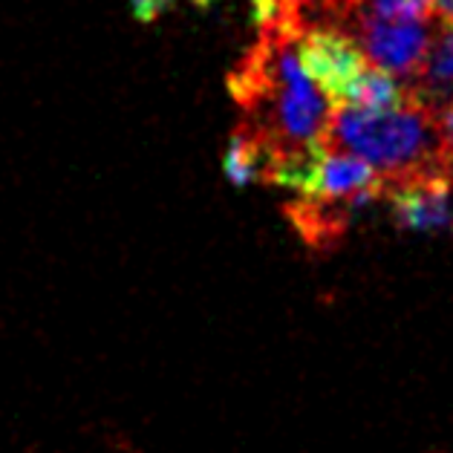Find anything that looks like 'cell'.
Instances as JSON below:
<instances>
[{
	"instance_id": "cell-12",
	"label": "cell",
	"mask_w": 453,
	"mask_h": 453,
	"mask_svg": "<svg viewBox=\"0 0 453 453\" xmlns=\"http://www.w3.org/2000/svg\"><path fill=\"white\" fill-rule=\"evenodd\" d=\"M191 4H196V6H208V4H214V0H191Z\"/></svg>"
},
{
	"instance_id": "cell-7",
	"label": "cell",
	"mask_w": 453,
	"mask_h": 453,
	"mask_svg": "<svg viewBox=\"0 0 453 453\" xmlns=\"http://www.w3.org/2000/svg\"><path fill=\"white\" fill-rule=\"evenodd\" d=\"M404 90L427 113L453 107V27L436 24L422 67L404 84Z\"/></svg>"
},
{
	"instance_id": "cell-8",
	"label": "cell",
	"mask_w": 453,
	"mask_h": 453,
	"mask_svg": "<svg viewBox=\"0 0 453 453\" xmlns=\"http://www.w3.org/2000/svg\"><path fill=\"white\" fill-rule=\"evenodd\" d=\"M278 159L280 157L272 142L257 134L251 125H246V121H240L223 153V173L237 188L251 182H272Z\"/></svg>"
},
{
	"instance_id": "cell-1",
	"label": "cell",
	"mask_w": 453,
	"mask_h": 453,
	"mask_svg": "<svg viewBox=\"0 0 453 453\" xmlns=\"http://www.w3.org/2000/svg\"><path fill=\"white\" fill-rule=\"evenodd\" d=\"M297 35L289 20L260 24L257 43L228 79L231 96L246 113L242 121L266 136L280 159L324 148L333 119L329 98L297 58Z\"/></svg>"
},
{
	"instance_id": "cell-4",
	"label": "cell",
	"mask_w": 453,
	"mask_h": 453,
	"mask_svg": "<svg viewBox=\"0 0 453 453\" xmlns=\"http://www.w3.org/2000/svg\"><path fill=\"white\" fill-rule=\"evenodd\" d=\"M297 58L333 107L341 104L349 84L370 67L358 43L335 29H303L297 35Z\"/></svg>"
},
{
	"instance_id": "cell-3",
	"label": "cell",
	"mask_w": 453,
	"mask_h": 453,
	"mask_svg": "<svg viewBox=\"0 0 453 453\" xmlns=\"http://www.w3.org/2000/svg\"><path fill=\"white\" fill-rule=\"evenodd\" d=\"M434 29L436 27L427 18L356 15L344 20L335 32H344L347 38L356 41L372 67L407 84L422 67L430 41H434Z\"/></svg>"
},
{
	"instance_id": "cell-9",
	"label": "cell",
	"mask_w": 453,
	"mask_h": 453,
	"mask_svg": "<svg viewBox=\"0 0 453 453\" xmlns=\"http://www.w3.org/2000/svg\"><path fill=\"white\" fill-rule=\"evenodd\" d=\"M411 102L404 84L399 79H393L390 73H384L379 67L364 70L356 81L349 84V90L344 93L338 107H356V110H393Z\"/></svg>"
},
{
	"instance_id": "cell-5",
	"label": "cell",
	"mask_w": 453,
	"mask_h": 453,
	"mask_svg": "<svg viewBox=\"0 0 453 453\" xmlns=\"http://www.w3.org/2000/svg\"><path fill=\"white\" fill-rule=\"evenodd\" d=\"M381 196L384 191H361L356 196H344V200H306V196H295L286 205V214H289L295 231L309 249L326 251L338 246L341 237L352 228V223Z\"/></svg>"
},
{
	"instance_id": "cell-6",
	"label": "cell",
	"mask_w": 453,
	"mask_h": 453,
	"mask_svg": "<svg viewBox=\"0 0 453 453\" xmlns=\"http://www.w3.org/2000/svg\"><path fill=\"white\" fill-rule=\"evenodd\" d=\"M393 219L407 231H445L453 228V188L448 182L427 180L387 191Z\"/></svg>"
},
{
	"instance_id": "cell-2",
	"label": "cell",
	"mask_w": 453,
	"mask_h": 453,
	"mask_svg": "<svg viewBox=\"0 0 453 453\" xmlns=\"http://www.w3.org/2000/svg\"><path fill=\"white\" fill-rule=\"evenodd\" d=\"M326 150H344L381 176L384 196L393 188L441 176V148L434 113L407 102L393 110L335 107L324 134Z\"/></svg>"
},
{
	"instance_id": "cell-11",
	"label": "cell",
	"mask_w": 453,
	"mask_h": 453,
	"mask_svg": "<svg viewBox=\"0 0 453 453\" xmlns=\"http://www.w3.org/2000/svg\"><path fill=\"white\" fill-rule=\"evenodd\" d=\"M430 12L439 18V24L453 27V0H430Z\"/></svg>"
},
{
	"instance_id": "cell-10",
	"label": "cell",
	"mask_w": 453,
	"mask_h": 453,
	"mask_svg": "<svg viewBox=\"0 0 453 453\" xmlns=\"http://www.w3.org/2000/svg\"><path fill=\"white\" fill-rule=\"evenodd\" d=\"M171 0H130V9L139 20H157L165 9H168Z\"/></svg>"
}]
</instances>
